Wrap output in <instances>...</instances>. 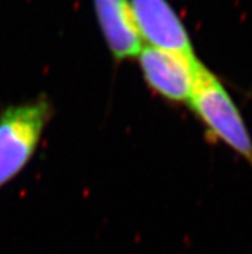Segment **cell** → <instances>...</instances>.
Wrapping results in <instances>:
<instances>
[{"mask_svg": "<svg viewBox=\"0 0 252 254\" xmlns=\"http://www.w3.org/2000/svg\"><path fill=\"white\" fill-rule=\"evenodd\" d=\"M188 105L211 139L228 146L252 168V137L245 118L220 77L202 62Z\"/></svg>", "mask_w": 252, "mask_h": 254, "instance_id": "1", "label": "cell"}, {"mask_svg": "<svg viewBox=\"0 0 252 254\" xmlns=\"http://www.w3.org/2000/svg\"><path fill=\"white\" fill-rule=\"evenodd\" d=\"M51 116L53 106L45 96L0 111V190L30 164Z\"/></svg>", "mask_w": 252, "mask_h": 254, "instance_id": "2", "label": "cell"}, {"mask_svg": "<svg viewBox=\"0 0 252 254\" xmlns=\"http://www.w3.org/2000/svg\"><path fill=\"white\" fill-rule=\"evenodd\" d=\"M137 60L147 87L157 96L174 103H189L200 58L146 45Z\"/></svg>", "mask_w": 252, "mask_h": 254, "instance_id": "3", "label": "cell"}, {"mask_svg": "<svg viewBox=\"0 0 252 254\" xmlns=\"http://www.w3.org/2000/svg\"><path fill=\"white\" fill-rule=\"evenodd\" d=\"M130 4L148 47L197 57L188 30L169 0H130Z\"/></svg>", "mask_w": 252, "mask_h": 254, "instance_id": "4", "label": "cell"}, {"mask_svg": "<svg viewBox=\"0 0 252 254\" xmlns=\"http://www.w3.org/2000/svg\"><path fill=\"white\" fill-rule=\"evenodd\" d=\"M93 5L99 29L113 60L121 62L137 58L144 45L130 0H93Z\"/></svg>", "mask_w": 252, "mask_h": 254, "instance_id": "5", "label": "cell"}]
</instances>
